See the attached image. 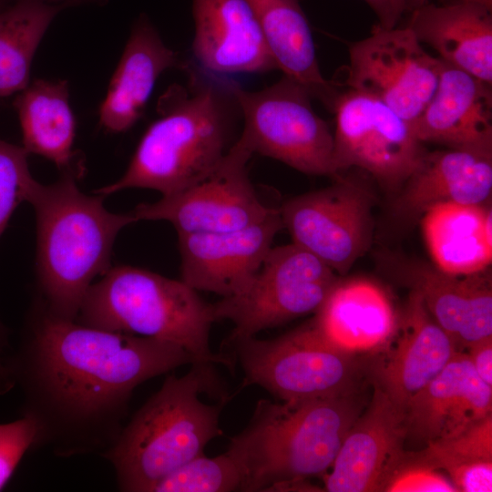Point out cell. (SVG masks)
I'll list each match as a JSON object with an SVG mask.
<instances>
[{
	"instance_id": "30",
	"label": "cell",
	"mask_w": 492,
	"mask_h": 492,
	"mask_svg": "<svg viewBox=\"0 0 492 492\" xmlns=\"http://www.w3.org/2000/svg\"><path fill=\"white\" fill-rule=\"evenodd\" d=\"M408 454L446 474L462 465L492 460V414L454 436L428 442L421 450Z\"/></svg>"
},
{
	"instance_id": "26",
	"label": "cell",
	"mask_w": 492,
	"mask_h": 492,
	"mask_svg": "<svg viewBox=\"0 0 492 492\" xmlns=\"http://www.w3.org/2000/svg\"><path fill=\"white\" fill-rule=\"evenodd\" d=\"M14 107L26 151L45 157L63 171L72 169L76 122L67 81L36 79L19 92Z\"/></svg>"
},
{
	"instance_id": "19",
	"label": "cell",
	"mask_w": 492,
	"mask_h": 492,
	"mask_svg": "<svg viewBox=\"0 0 492 492\" xmlns=\"http://www.w3.org/2000/svg\"><path fill=\"white\" fill-rule=\"evenodd\" d=\"M411 127L423 143L492 153L491 85L441 60L436 92Z\"/></svg>"
},
{
	"instance_id": "35",
	"label": "cell",
	"mask_w": 492,
	"mask_h": 492,
	"mask_svg": "<svg viewBox=\"0 0 492 492\" xmlns=\"http://www.w3.org/2000/svg\"><path fill=\"white\" fill-rule=\"evenodd\" d=\"M465 352L478 377L492 386V336L483 339Z\"/></svg>"
},
{
	"instance_id": "39",
	"label": "cell",
	"mask_w": 492,
	"mask_h": 492,
	"mask_svg": "<svg viewBox=\"0 0 492 492\" xmlns=\"http://www.w3.org/2000/svg\"><path fill=\"white\" fill-rule=\"evenodd\" d=\"M9 389L6 368L4 362L0 360V393H5Z\"/></svg>"
},
{
	"instance_id": "36",
	"label": "cell",
	"mask_w": 492,
	"mask_h": 492,
	"mask_svg": "<svg viewBox=\"0 0 492 492\" xmlns=\"http://www.w3.org/2000/svg\"><path fill=\"white\" fill-rule=\"evenodd\" d=\"M374 12L378 25L391 29L397 26L402 15L407 12L406 0H364Z\"/></svg>"
},
{
	"instance_id": "13",
	"label": "cell",
	"mask_w": 492,
	"mask_h": 492,
	"mask_svg": "<svg viewBox=\"0 0 492 492\" xmlns=\"http://www.w3.org/2000/svg\"><path fill=\"white\" fill-rule=\"evenodd\" d=\"M252 154L238 138L208 174L131 211L138 221H168L178 233L228 231L261 220L273 208L261 202L249 178L247 164Z\"/></svg>"
},
{
	"instance_id": "8",
	"label": "cell",
	"mask_w": 492,
	"mask_h": 492,
	"mask_svg": "<svg viewBox=\"0 0 492 492\" xmlns=\"http://www.w3.org/2000/svg\"><path fill=\"white\" fill-rule=\"evenodd\" d=\"M243 123L239 136L252 150L309 175L337 176L333 135L314 111L307 88L284 76L258 91L231 81Z\"/></svg>"
},
{
	"instance_id": "11",
	"label": "cell",
	"mask_w": 492,
	"mask_h": 492,
	"mask_svg": "<svg viewBox=\"0 0 492 492\" xmlns=\"http://www.w3.org/2000/svg\"><path fill=\"white\" fill-rule=\"evenodd\" d=\"M334 179L331 186L288 200L279 212L292 243L343 275L370 247L374 201L363 181L341 173Z\"/></svg>"
},
{
	"instance_id": "17",
	"label": "cell",
	"mask_w": 492,
	"mask_h": 492,
	"mask_svg": "<svg viewBox=\"0 0 492 492\" xmlns=\"http://www.w3.org/2000/svg\"><path fill=\"white\" fill-rule=\"evenodd\" d=\"M456 351L434 320L420 293L411 289L397 329L380 353L374 381L402 411L409 399L436 376Z\"/></svg>"
},
{
	"instance_id": "34",
	"label": "cell",
	"mask_w": 492,
	"mask_h": 492,
	"mask_svg": "<svg viewBox=\"0 0 492 492\" xmlns=\"http://www.w3.org/2000/svg\"><path fill=\"white\" fill-rule=\"evenodd\" d=\"M492 336V288L490 272L472 294L466 321L455 342L457 351Z\"/></svg>"
},
{
	"instance_id": "14",
	"label": "cell",
	"mask_w": 492,
	"mask_h": 492,
	"mask_svg": "<svg viewBox=\"0 0 492 492\" xmlns=\"http://www.w3.org/2000/svg\"><path fill=\"white\" fill-rule=\"evenodd\" d=\"M370 402L348 431L323 477L329 492L384 491L406 450L404 412L374 382Z\"/></svg>"
},
{
	"instance_id": "4",
	"label": "cell",
	"mask_w": 492,
	"mask_h": 492,
	"mask_svg": "<svg viewBox=\"0 0 492 492\" xmlns=\"http://www.w3.org/2000/svg\"><path fill=\"white\" fill-rule=\"evenodd\" d=\"M365 405L359 389L296 403L260 399L226 450L242 472V491L306 490L305 480L329 471Z\"/></svg>"
},
{
	"instance_id": "20",
	"label": "cell",
	"mask_w": 492,
	"mask_h": 492,
	"mask_svg": "<svg viewBox=\"0 0 492 492\" xmlns=\"http://www.w3.org/2000/svg\"><path fill=\"white\" fill-rule=\"evenodd\" d=\"M399 317L387 292L366 279L340 281L315 312L317 332L338 349L376 354L392 340Z\"/></svg>"
},
{
	"instance_id": "33",
	"label": "cell",
	"mask_w": 492,
	"mask_h": 492,
	"mask_svg": "<svg viewBox=\"0 0 492 492\" xmlns=\"http://www.w3.org/2000/svg\"><path fill=\"white\" fill-rule=\"evenodd\" d=\"M36 436L35 422L26 416L0 424V490L9 481L24 455Z\"/></svg>"
},
{
	"instance_id": "9",
	"label": "cell",
	"mask_w": 492,
	"mask_h": 492,
	"mask_svg": "<svg viewBox=\"0 0 492 492\" xmlns=\"http://www.w3.org/2000/svg\"><path fill=\"white\" fill-rule=\"evenodd\" d=\"M338 280L330 267L294 243L272 246L241 292L212 303L215 318L233 323L227 341L253 336L315 313Z\"/></svg>"
},
{
	"instance_id": "27",
	"label": "cell",
	"mask_w": 492,
	"mask_h": 492,
	"mask_svg": "<svg viewBox=\"0 0 492 492\" xmlns=\"http://www.w3.org/2000/svg\"><path fill=\"white\" fill-rule=\"evenodd\" d=\"M67 5L15 0L0 9V97L29 84L36 50L56 15Z\"/></svg>"
},
{
	"instance_id": "10",
	"label": "cell",
	"mask_w": 492,
	"mask_h": 492,
	"mask_svg": "<svg viewBox=\"0 0 492 492\" xmlns=\"http://www.w3.org/2000/svg\"><path fill=\"white\" fill-rule=\"evenodd\" d=\"M332 111L337 174L355 167L386 188L399 190L427 151L411 125L373 96L347 89Z\"/></svg>"
},
{
	"instance_id": "22",
	"label": "cell",
	"mask_w": 492,
	"mask_h": 492,
	"mask_svg": "<svg viewBox=\"0 0 492 492\" xmlns=\"http://www.w3.org/2000/svg\"><path fill=\"white\" fill-rule=\"evenodd\" d=\"M492 6L475 0L412 11L409 26L444 62L492 85Z\"/></svg>"
},
{
	"instance_id": "5",
	"label": "cell",
	"mask_w": 492,
	"mask_h": 492,
	"mask_svg": "<svg viewBox=\"0 0 492 492\" xmlns=\"http://www.w3.org/2000/svg\"><path fill=\"white\" fill-rule=\"evenodd\" d=\"M213 365L196 363L182 376L169 374L102 455L113 466L121 491L149 492L223 434L220 417L229 398L216 404L200 399L201 394L228 396Z\"/></svg>"
},
{
	"instance_id": "28",
	"label": "cell",
	"mask_w": 492,
	"mask_h": 492,
	"mask_svg": "<svg viewBox=\"0 0 492 492\" xmlns=\"http://www.w3.org/2000/svg\"><path fill=\"white\" fill-rule=\"evenodd\" d=\"M398 268L405 282L420 293L431 316L455 343L467 316L472 294L488 269L456 275L441 271L433 263L416 261L405 262Z\"/></svg>"
},
{
	"instance_id": "3",
	"label": "cell",
	"mask_w": 492,
	"mask_h": 492,
	"mask_svg": "<svg viewBox=\"0 0 492 492\" xmlns=\"http://www.w3.org/2000/svg\"><path fill=\"white\" fill-rule=\"evenodd\" d=\"M78 173L73 168L64 170L48 185L33 179L26 195L36 219L40 300L51 314L71 321L92 281L110 268L119 231L138 221L132 211L108 210L105 196L83 193L76 181Z\"/></svg>"
},
{
	"instance_id": "15",
	"label": "cell",
	"mask_w": 492,
	"mask_h": 492,
	"mask_svg": "<svg viewBox=\"0 0 492 492\" xmlns=\"http://www.w3.org/2000/svg\"><path fill=\"white\" fill-rule=\"evenodd\" d=\"M283 229L279 209L246 227L220 232L178 233L181 281L221 298L241 292Z\"/></svg>"
},
{
	"instance_id": "12",
	"label": "cell",
	"mask_w": 492,
	"mask_h": 492,
	"mask_svg": "<svg viewBox=\"0 0 492 492\" xmlns=\"http://www.w3.org/2000/svg\"><path fill=\"white\" fill-rule=\"evenodd\" d=\"M341 87L379 99L412 125L438 85L441 59L427 53L405 26H374L369 36L351 43Z\"/></svg>"
},
{
	"instance_id": "37",
	"label": "cell",
	"mask_w": 492,
	"mask_h": 492,
	"mask_svg": "<svg viewBox=\"0 0 492 492\" xmlns=\"http://www.w3.org/2000/svg\"><path fill=\"white\" fill-rule=\"evenodd\" d=\"M47 3L54 4L57 3L58 5H70L72 4H96V5H105L108 0H45Z\"/></svg>"
},
{
	"instance_id": "7",
	"label": "cell",
	"mask_w": 492,
	"mask_h": 492,
	"mask_svg": "<svg viewBox=\"0 0 492 492\" xmlns=\"http://www.w3.org/2000/svg\"><path fill=\"white\" fill-rule=\"evenodd\" d=\"M243 374L282 402L330 398L359 389V355L328 343L312 321L272 339L256 335L226 342Z\"/></svg>"
},
{
	"instance_id": "23",
	"label": "cell",
	"mask_w": 492,
	"mask_h": 492,
	"mask_svg": "<svg viewBox=\"0 0 492 492\" xmlns=\"http://www.w3.org/2000/svg\"><path fill=\"white\" fill-rule=\"evenodd\" d=\"M178 66V54L164 44L149 18L141 14L100 105V125L113 133L131 128L142 116L159 77Z\"/></svg>"
},
{
	"instance_id": "6",
	"label": "cell",
	"mask_w": 492,
	"mask_h": 492,
	"mask_svg": "<svg viewBox=\"0 0 492 492\" xmlns=\"http://www.w3.org/2000/svg\"><path fill=\"white\" fill-rule=\"evenodd\" d=\"M76 321L177 344L200 363L235 364L231 355L214 353L210 333L217 322L212 303L181 280L119 265L110 267L87 290Z\"/></svg>"
},
{
	"instance_id": "40",
	"label": "cell",
	"mask_w": 492,
	"mask_h": 492,
	"mask_svg": "<svg viewBox=\"0 0 492 492\" xmlns=\"http://www.w3.org/2000/svg\"><path fill=\"white\" fill-rule=\"evenodd\" d=\"M5 1H6V0H0V9L3 8L4 6H5Z\"/></svg>"
},
{
	"instance_id": "31",
	"label": "cell",
	"mask_w": 492,
	"mask_h": 492,
	"mask_svg": "<svg viewBox=\"0 0 492 492\" xmlns=\"http://www.w3.org/2000/svg\"><path fill=\"white\" fill-rule=\"evenodd\" d=\"M23 147L0 139V237L15 210L26 201V190L34 179ZM5 329L0 322V353L7 348Z\"/></svg>"
},
{
	"instance_id": "16",
	"label": "cell",
	"mask_w": 492,
	"mask_h": 492,
	"mask_svg": "<svg viewBox=\"0 0 492 492\" xmlns=\"http://www.w3.org/2000/svg\"><path fill=\"white\" fill-rule=\"evenodd\" d=\"M195 67L219 77L277 69L247 0H192Z\"/></svg>"
},
{
	"instance_id": "18",
	"label": "cell",
	"mask_w": 492,
	"mask_h": 492,
	"mask_svg": "<svg viewBox=\"0 0 492 492\" xmlns=\"http://www.w3.org/2000/svg\"><path fill=\"white\" fill-rule=\"evenodd\" d=\"M403 412L405 442L425 446L454 436L492 414V386L478 377L466 354L456 350L442 371L409 399Z\"/></svg>"
},
{
	"instance_id": "2",
	"label": "cell",
	"mask_w": 492,
	"mask_h": 492,
	"mask_svg": "<svg viewBox=\"0 0 492 492\" xmlns=\"http://www.w3.org/2000/svg\"><path fill=\"white\" fill-rule=\"evenodd\" d=\"M188 69V87L171 85L159 97V118L142 136L123 176L94 193L106 197L141 188L166 196L202 178L221 161L236 141L232 137L241 118L232 78Z\"/></svg>"
},
{
	"instance_id": "38",
	"label": "cell",
	"mask_w": 492,
	"mask_h": 492,
	"mask_svg": "<svg viewBox=\"0 0 492 492\" xmlns=\"http://www.w3.org/2000/svg\"><path fill=\"white\" fill-rule=\"evenodd\" d=\"M475 1L492 6V0H475ZM428 2L429 0H406L407 12H412L415 9L422 6L423 5Z\"/></svg>"
},
{
	"instance_id": "24",
	"label": "cell",
	"mask_w": 492,
	"mask_h": 492,
	"mask_svg": "<svg viewBox=\"0 0 492 492\" xmlns=\"http://www.w3.org/2000/svg\"><path fill=\"white\" fill-rule=\"evenodd\" d=\"M247 1L277 69L304 86L313 98L332 111L341 86L321 72L310 24L299 0Z\"/></svg>"
},
{
	"instance_id": "29",
	"label": "cell",
	"mask_w": 492,
	"mask_h": 492,
	"mask_svg": "<svg viewBox=\"0 0 492 492\" xmlns=\"http://www.w3.org/2000/svg\"><path fill=\"white\" fill-rule=\"evenodd\" d=\"M242 485L240 466L225 451L213 457L197 456L158 481L149 492H232L242 491Z\"/></svg>"
},
{
	"instance_id": "1",
	"label": "cell",
	"mask_w": 492,
	"mask_h": 492,
	"mask_svg": "<svg viewBox=\"0 0 492 492\" xmlns=\"http://www.w3.org/2000/svg\"><path fill=\"white\" fill-rule=\"evenodd\" d=\"M199 362L180 346L87 326L51 314L42 301L4 362L23 416L36 425L34 447L57 456L100 454L117 441L140 384Z\"/></svg>"
},
{
	"instance_id": "25",
	"label": "cell",
	"mask_w": 492,
	"mask_h": 492,
	"mask_svg": "<svg viewBox=\"0 0 492 492\" xmlns=\"http://www.w3.org/2000/svg\"><path fill=\"white\" fill-rule=\"evenodd\" d=\"M420 221L433 264L438 269L466 275L489 268L492 215L488 204H437Z\"/></svg>"
},
{
	"instance_id": "32",
	"label": "cell",
	"mask_w": 492,
	"mask_h": 492,
	"mask_svg": "<svg viewBox=\"0 0 492 492\" xmlns=\"http://www.w3.org/2000/svg\"><path fill=\"white\" fill-rule=\"evenodd\" d=\"M387 492H456L449 477L442 470L412 459L405 452V457L387 482Z\"/></svg>"
},
{
	"instance_id": "21",
	"label": "cell",
	"mask_w": 492,
	"mask_h": 492,
	"mask_svg": "<svg viewBox=\"0 0 492 492\" xmlns=\"http://www.w3.org/2000/svg\"><path fill=\"white\" fill-rule=\"evenodd\" d=\"M399 190L393 210L406 221L420 220L441 203L487 204L492 192V153L427 150Z\"/></svg>"
}]
</instances>
